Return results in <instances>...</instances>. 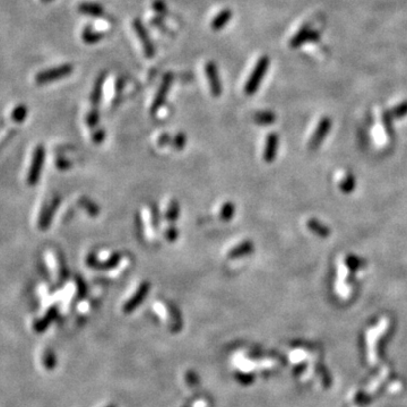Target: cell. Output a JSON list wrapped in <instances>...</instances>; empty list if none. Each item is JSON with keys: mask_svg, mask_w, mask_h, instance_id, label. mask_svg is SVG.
Instances as JSON below:
<instances>
[{"mask_svg": "<svg viewBox=\"0 0 407 407\" xmlns=\"http://www.w3.org/2000/svg\"><path fill=\"white\" fill-rule=\"evenodd\" d=\"M74 71V66L71 64H62L56 67H51V68L43 69L39 71L35 75V83L36 85H48V84L54 83L57 81H60L62 78H66L70 76Z\"/></svg>", "mask_w": 407, "mask_h": 407, "instance_id": "6da1fadb", "label": "cell"}, {"mask_svg": "<svg viewBox=\"0 0 407 407\" xmlns=\"http://www.w3.org/2000/svg\"><path fill=\"white\" fill-rule=\"evenodd\" d=\"M268 67H270V58L267 56L260 57L246 82L245 93L247 95H254L257 92L264 77L266 76Z\"/></svg>", "mask_w": 407, "mask_h": 407, "instance_id": "7a4b0ae2", "label": "cell"}, {"mask_svg": "<svg viewBox=\"0 0 407 407\" xmlns=\"http://www.w3.org/2000/svg\"><path fill=\"white\" fill-rule=\"evenodd\" d=\"M133 28L135 31L136 35L139 39L142 50H144L145 57L148 58V59H152L156 54V48H155L154 42L150 39V35L147 31V28L145 27V25L141 23L140 19H134L133 22Z\"/></svg>", "mask_w": 407, "mask_h": 407, "instance_id": "3957f363", "label": "cell"}, {"mask_svg": "<svg viewBox=\"0 0 407 407\" xmlns=\"http://www.w3.org/2000/svg\"><path fill=\"white\" fill-rule=\"evenodd\" d=\"M205 75H206L212 95L215 96V98H219L222 94V91H223V86H222L219 67H217L215 62L214 61L206 62V65H205Z\"/></svg>", "mask_w": 407, "mask_h": 407, "instance_id": "277c9868", "label": "cell"}, {"mask_svg": "<svg viewBox=\"0 0 407 407\" xmlns=\"http://www.w3.org/2000/svg\"><path fill=\"white\" fill-rule=\"evenodd\" d=\"M172 83H173V75H172L171 73L165 74L164 77H163L162 79L161 85H159L158 87L157 93L156 95H155L154 101H153L152 109H150L152 115H155V113H156L159 109L164 106L166 98H167V95H169V92L172 86Z\"/></svg>", "mask_w": 407, "mask_h": 407, "instance_id": "5b68a950", "label": "cell"}, {"mask_svg": "<svg viewBox=\"0 0 407 407\" xmlns=\"http://www.w3.org/2000/svg\"><path fill=\"white\" fill-rule=\"evenodd\" d=\"M319 40H320V33L305 25L289 40V47L292 49H299L308 42H317Z\"/></svg>", "mask_w": 407, "mask_h": 407, "instance_id": "8992f818", "label": "cell"}, {"mask_svg": "<svg viewBox=\"0 0 407 407\" xmlns=\"http://www.w3.org/2000/svg\"><path fill=\"white\" fill-rule=\"evenodd\" d=\"M44 156H45L44 148L42 147V146L36 147L35 152H34V156H33L32 165L30 167V173H28V177H27V183L30 184V186H34V184H36L37 181H39L42 166H43V162H44Z\"/></svg>", "mask_w": 407, "mask_h": 407, "instance_id": "52a82bcc", "label": "cell"}, {"mask_svg": "<svg viewBox=\"0 0 407 407\" xmlns=\"http://www.w3.org/2000/svg\"><path fill=\"white\" fill-rule=\"evenodd\" d=\"M150 289V284L145 282L142 283L139 287H138L137 292L134 294L130 299L126 302L124 304V312L125 313H130L135 310L138 305H139L142 301L145 300V297L147 296L148 292Z\"/></svg>", "mask_w": 407, "mask_h": 407, "instance_id": "ba28073f", "label": "cell"}, {"mask_svg": "<svg viewBox=\"0 0 407 407\" xmlns=\"http://www.w3.org/2000/svg\"><path fill=\"white\" fill-rule=\"evenodd\" d=\"M330 127H331L330 118H328V117H324V118L320 120V123H319L316 132H314L313 136L311 138V140H310V148L314 149L321 144V141L325 139L327 134L329 133Z\"/></svg>", "mask_w": 407, "mask_h": 407, "instance_id": "9c48e42d", "label": "cell"}, {"mask_svg": "<svg viewBox=\"0 0 407 407\" xmlns=\"http://www.w3.org/2000/svg\"><path fill=\"white\" fill-rule=\"evenodd\" d=\"M120 258H121L120 254H113L110 258L104 260V262H100V260L96 258L95 255L91 254L89 255V257H87L86 263L90 267L95 268V270H110V268H113L118 265Z\"/></svg>", "mask_w": 407, "mask_h": 407, "instance_id": "30bf717a", "label": "cell"}, {"mask_svg": "<svg viewBox=\"0 0 407 407\" xmlns=\"http://www.w3.org/2000/svg\"><path fill=\"white\" fill-rule=\"evenodd\" d=\"M278 147V136L276 133H271L267 137L265 150H264V159L265 162L271 163L275 159Z\"/></svg>", "mask_w": 407, "mask_h": 407, "instance_id": "8fae6325", "label": "cell"}, {"mask_svg": "<svg viewBox=\"0 0 407 407\" xmlns=\"http://www.w3.org/2000/svg\"><path fill=\"white\" fill-rule=\"evenodd\" d=\"M77 10L79 14L90 16V17L100 18L104 15V8L96 2H82L78 5Z\"/></svg>", "mask_w": 407, "mask_h": 407, "instance_id": "7c38bea8", "label": "cell"}, {"mask_svg": "<svg viewBox=\"0 0 407 407\" xmlns=\"http://www.w3.org/2000/svg\"><path fill=\"white\" fill-rule=\"evenodd\" d=\"M232 10L229 9V8H225V9L221 10L219 14H217L215 17L213 18L212 23H211V27L213 31L215 32H219L222 31L223 28L228 25L231 19H232Z\"/></svg>", "mask_w": 407, "mask_h": 407, "instance_id": "4fadbf2b", "label": "cell"}, {"mask_svg": "<svg viewBox=\"0 0 407 407\" xmlns=\"http://www.w3.org/2000/svg\"><path fill=\"white\" fill-rule=\"evenodd\" d=\"M58 205H59V199L54 198L52 200V203L48 205V206L44 208V211L42 212L40 221H39V225H40L41 230H47L49 228L50 223H51L52 216H53L54 212H56Z\"/></svg>", "mask_w": 407, "mask_h": 407, "instance_id": "5bb4252c", "label": "cell"}, {"mask_svg": "<svg viewBox=\"0 0 407 407\" xmlns=\"http://www.w3.org/2000/svg\"><path fill=\"white\" fill-rule=\"evenodd\" d=\"M104 82H106V74L101 73L99 76L96 77L93 89H92V92H91V103L93 104L94 108H96L100 104L101 98H102Z\"/></svg>", "mask_w": 407, "mask_h": 407, "instance_id": "9a60e30c", "label": "cell"}, {"mask_svg": "<svg viewBox=\"0 0 407 407\" xmlns=\"http://www.w3.org/2000/svg\"><path fill=\"white\" fill-rule=\"evenodd\" d=\"M82 40L86 44H95L103 39V33L95 31L93 27L87 25L82 31Z\"/></svg>", "mask_w": 407, "mask_h": 407, "instance_id": "2e32d148", "label": "cell"}, {"mask_svg": "<svg viewBox=\"0 0 407 407\" xmlns=\"http://www.w3.org/2000/svg\"><path fill=\"white\" fill-rule=\"evenodd\" d=\"M254 250V245L251 241H243L240 245L234 247V248L231 249L229 251V257L230 258H240L243 256H247L253 253Z\"/></svg>", "mask_w": 407, "mask_h": 407, "instance_id": "e0dca14e", "label": "cell"}, {"mask_svg": "<svg viewBox=\"0 0 407 407\" xmlns=\"http://www.w3.org/2000/svg\"><path fill=\"white\" fill-rule=\"evenodd\" d=\"M254 120L258 125H271L276 121V115L271 111H258L254 115Z\"/></svg>", "mask_w": 407, "mask_h": 407, "instance_id": "ac0fdd59", "label": "cell"}, {"mask_svg": "<svg viewBox=\"0 0 407 407\" xmlns=\"http://www.w3.org/2000/svg\"><path fill=\"white\" fill-rule=\"evenodd\" d=\"M308 226H309V229L312 231V232H314L316 234H318V236H320L322 238L328 237L330 233L329 229L327 228V226H325L324 224H321L320 222L317 220H313V219L310 220L308 222Z\"/></svg>", "mask_w": 407, "mask_h": 407, "instance_id": "d6986e66", "label": "cell"}, {"mask_svg": "<svg viewBox=\"0 0 407 407\" xmlns=\"http://www.w3.org/2000/svg\"><path fill=\"white\" fill-rule=\"evenodd\" d=\"M179 214H180L179 203L177 200H172L169 205V207H167V211L165 214L166 220L171 222V223H174V222L178 220Z\"/></svg>", "mask_w": 407, "mask_h": 407, "instance_id": "ffe728a7", "label": "cell"}, {"mask_svg": "<svg viewBox=\"0 0 407 407\" xmlns=\"http://www.w3.org/2000/svg\"><path fill=\"white\" fill-rule=\"evenodd\" d=\"M28 115V109L25 104H18L17 107L14 109V111L11 113L12 120L16 121V123H23V121L26 119V117Z\"/></svg>", "mask_w": 407, "mask_h": 407, "instance_id": "44dd1931", "label": "cell"}, {"mask_svg": "<svg viewBox=\"0 0 407 407\" xmlns=\"http://www.w3.org/2000/svg\"><path fill=\"white\" fill-rule=\"evenodd\" d=\"M234 212H236V209H234V205L232 203H230V201H228V203H225L223 206H222V209L220 212L221 220L224 222H229L233 217Z\"/></svg>", "mask_w": 407, "mask_h": 407, "instance_id": "7402d4cb", "label": "cell"}, {"mask_svg": "<svg viewBox=\"0 0 407 407\" xmlns=\"http://www.w3.org/2000/svg\"><path fill=\"white\" fill-rule=\"evenodd\" d=\"M389 113L392 116V118L396 119H401L403 117H405L407 115V101H404V102L400 103L395 108H393Z\"/></svg>", "mask_w": 407, "mask_h": 407, "instance_id": "603a6c76", "label": "cell"}, {"mask_svg": "<svg viewBox=\"0 0 407 407\" xmlns=\"http://www.w3.org/2000/svg\"><path fill=\"white\" fill-rule=\"evenodd\" d=\"M79 204H81L82 206L85 208V211L92 216H96L100 212L99 207L96 206L93 201H91L90 199H87V198H84V197H83V198L79 199Z\"/></svg>", "mask_w": 407, "mask_h": 407, "instance_id": "cb8c5ba5", "label": "cell"}, {"mask_svg": "<svg viewBox=\"0 0 407 407\" xmlns=\"http://www.w3.org/2000/svg\"><path fill=\"white\" fill-rule=\"evenodd\" d=\"M186 141H187V138L186 135H184L183 133H179L175 135L173 138H172V141H171V145L173 146L175 149L178 150H181L184 148V145H186Z\"/></svg>", "mask_w": 407, "mask_h": 407, "instance_id": "d4e9b609", "label": "cell"}, {"mask_svg": "<svg viewBox=\"0 0 407 407\" xmlns=\"http://www.w3.org/2000/svg\"><path fill=\"white\" fill-rule=\"evenodd\" d=\"M152 7H153V10H154L155 12H156L157 15L163 16V17H164V16H166V14H167V6H166V3H165L164 0H154Z\"/></svg>", "mask_w": 407, "mask_h": 407, "instance_id": "484cf974", "label": "cell"}, {"mask_svg": "<svg viewBox=\"0 0 407 407\" xmlns=\"http://www.w3.org/2000/svg\"><path fill=\"white\" fill-rule=\"evenodd\" d=\"M99 119H100V113L98 111V109L94 108L93 110H91L89 113H87L86 124L90 128H93L99 124Z\"/></svg>", "mask_w": 407, "mask_h": 407, "instance_id": "4316f807", "label": "cell"}, {"mask_svg": "<svg viewBox=\"0 0 407 407\" xmlns=\"http://www.w3.org/2000/svg\"><path fill=\"white\" fill-rule=\"evenodd\" d=\"M54 314H56V309H53V310H51V311H49L48 316L45 317L43 320H40V321L36 322V324H35V330L42 331V330H44L45 328H47L50 320H51V319L54 317Z\"/></svg>", "mask_w": 407, "mask_h": 407, "instance_id": "83f0119b", "label": "cell"}, {"mask_svg": "<svg viewBox=\"0 0 407 407\" xmlns=\"http://www.w3.org/2000/svg\"><path fill=\"white\" fill-rule=\"evenodd\" d=\"M354 186H355L354 177H352V175H347V177L343 180V182L341 184V190L343 192H345V194H348V192H351L352 190H353Z\"/></svg>", "mask_w": 407, "mask_h": 407, "instance_id": "f1b7e54d", "label": "cell"}, {"mask_svg": "<svg viewBox=\"0 0 407 407\" xmlns=\"http://www.w3.org/2000/svg\"><path fill=\"white\" fill-rule=\"evenodd\" d=\"M165 237L170 242L175 241V240H177V238H178V230L175 229L174 226H171V228H169L166 230Z\"/></svg>", "mask_w": 407, "mask_h": 407, "instance_id": "f546056e", "label": "cell"}, {"mask_svg": "<svg viewBox=\"0 0 407 407\" xmlns=\"http://www.w3.org/2000/svg\"><path fill=\"white\" fill-rule=\"evenodd\" d=\"M346 264L352 271H355L356 268H358L359 266H361V262L358 258L354 257V256H351V257H348L347 260H346Z\"/></svg>", "mask_w": 407, "mask_h": 407, "instance_id": "4dcf8cb0", "label": "cell"}, {"mask_svg": "<svg viewBox=\"0 0 407 407\" xmlns=\"http://www.w3.org/2000/svg\"><path fill=\"white\" fill-rule=\"evenodd\" d=\"M104 136H106V134H104V130L103 129H98L96 132L93 134V141L95 144H100V142H102L104 139Z\"/></svg>", "mask_w": 407, "mask_h": 407, "instance_id": "1f68e13d", "label": "cell"}, {"mask_svg": "<svg viewBox=\"0 0 407 407\" xmlns=\"http://www.w3.org/2000/svg\"><path fill=\"white\" fill-rule=\"evenodd\" d=\"M54 362H56V359H54L53 354L51 352H47V354L44 356V366L48 368H52L54 364H56Z\"/></svg>", "mask_w": 407, "mask_h": 407, "instance_id": "d6a6232c", "label": "cell"}, {"mask_svg": "<svg viewBox=\"0 0 407 407\" xmlns=\"http://www.w3.org/2000/svg\"><path fill=\"white\" fill-rule=\"evenodd\" d=\"M171 141H172V139H171L169 134H163V135H161V137H159V139H158V145L159 146H166V145L171 144Z\"/></svg>", "mask_w": 407, "mask_h": 407, "instance_id": "836d02e7", "label": "cell"}, {"mask_svg": "<svg viewBox=\"0 0 407 407\" xmlns=\"http://www.w3.org/2000/svg\"><path fill=\"white\" fill-rule=\"evenodd\" d=\"M51 1H53V0H42V2H45V3H49Z\"/></svg>", "mask_w": 407, "mask_h": 407, "instance_id": "e575fe53", "label": "cell"}, {"mask_svg": "<svg viewBox=\"0 0 407 407\" xmlns=\"http://www.w3.org/2000/svg\"><path fill=\"white\" fill-rule=\"evenodd\" d=\"M109 407H112V406H109Z\"/></svg>", "mask_w": 407, "mask_h": 407, "instance_id": "d590c367", "label": "cell"}]
</instances>
